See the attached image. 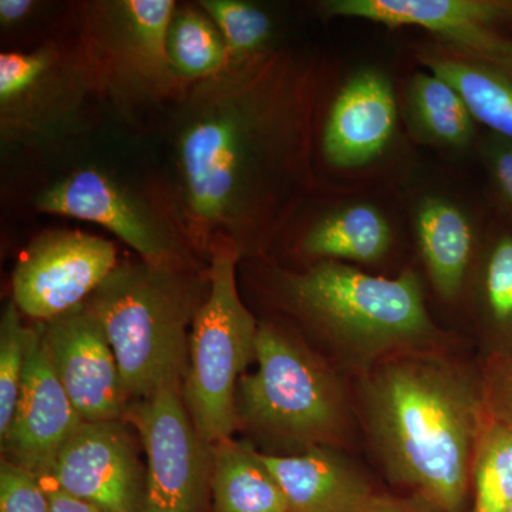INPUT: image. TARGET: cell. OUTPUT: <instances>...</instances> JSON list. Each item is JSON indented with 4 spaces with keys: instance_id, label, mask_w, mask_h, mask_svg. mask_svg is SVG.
<instances>
[{
    "instance_id": "6da1fadb",
    "label": "cell",
    "mask_w": 512,
    "mask_h": 512,
    "mask_svg": "<svg viewBox=\"0 0 512 512\" xmlns=\"http://www.w3.org/2000/svg\"><path fill=\"white\" fill-rule=\"evenodd\" d=\"M316 82L291 53L229 62L177 101L174 154L185 225L210 248L256 251L301 204L312 181Z\"/></svg>"
},
{
    "instance_id": "7a4b0ae2",
    "label": "cell",
    "mask_w": 512,
    "mask_h": 512,
    "mask_svg": "<svg viewBox=\"0 0 512 512\" xmlns=\"http://www.w3.org/2000/svg\"><path fill=\"white\" fill-rule=\"evenodd\" d=\"M356 417L384 477L441 512H470L485 420L483 379L443 349L387 357L357 375Z\"/></svg>"
},
{
    "instance_id": "3957f363",
    "label": "cell",
    "mask_w": 512,
    "mask_h": 512,
    "mask_svg": "<svg viewBox=\"0 0 512 512\" xmlns=\"http://www.w3.org/2000/svg\"><path fill=\"white\" fill-rule=\"evenodd\" d=\"M276 289L282 305L357 375L387 357L441 349L448 339L410 269L386 278L318 261L302 272H281Z\"/></svg>"
},
{
    "instance_id": "277c9868",
    "label": "cell",
    "mask_w": 512,
    "mask_h": 512,
    "mask_svg": "<svg viewBox=\"0 0 512 512\" xmlns=\"http://www.w3.org/2000/svg\"><path fill=\"white\" fill-rule=\"evenodd\" d=\"M210 279L181 264L119 262L89 296L116 355L128 399H146L171 384L183 386L190 366L195 315Z\"/></svg>"
},
{
    "instance_id": "5b68a950",
    "label": "cell",
    "mask_w": 512,
    "mask_h": 512,
    "mask_svg": "<svg viewBox=\"0 0 512 512\" xmlns=\"http://www.w3.org/2000/svg\"><path fill=\"white\" fill-rule=\"evenodd\" d=\"M255 348L256 372L238 383L239 427L292 454L349 446L355 402L336 370L274 323H259Z\"/></svg>"
},
{
    "instance_id": "8992f818",
    "label": "cell",
    "mask_w": 512,
    "mask_h": 512,
    "mask_svg": "<svg viewBox=\"0 0 512 512\" xmlns=\"http://www.w3.org/2000/svg\"><path fill=\"white\" fill-rule=\"evenodd\" d=\"M210 289L191 328L185 407L198 434L215 444L239 429V379L256 355L259 323L239 296V252L227 239L211 242Z\"/></svg>"
},
{
    "instance_id": "52a82bcc",
    "label": "cell",
    "mask_w": 512,
    "mask_h": 512,
    "mask_svg": "<svg viewBox=\"0 0 512 512\" xmlns=\"http://www.w3.org/2000/svg\"><path fill=\"white\" fill-rule=\"evenodd\" d=\"M173 0H116L86 6L84 50L103 87L119 104L180 100L191 84L171 69L167 35Z\"/></svg>"
},
{
    "instance_id": "ba28073f",
    "label": "cell",
    "mask_w": 512,
    "mask_h": 512,
    "mask_svg": "<svg viewBox=\"0 0 512 512\" xmlns=\"http://www.w3.org/2000/svg\"><path fill=\"white\" fill-rule=\"evenodd\" d=\"M86 50L59 46L0 55V131L3 143L36 146L63 136L97 89Z\"/></svg>"
},
{
    "instance_id": "9c48e42d",
    "label": "cell",
    "mask_w": 512,
    "mask_h": 512,
    "mask_svg": "<svg viewBox=\"0 0 512 512\" xmlns=\"http://www.w3.org/2000/svg\"><path fill=\"white\" fill-rule=\"evenodd\" d=\"M123 420L138 431L147 454L141 512H207L214 444L195 429L183 386L171 384L134 400Z\"/></svg>"
},
{
    "instance_id": "30bf717a",
    "label": "cell",
    "mask_w": 512,
    "mask_h": 512,
    "mask_svg": "<svg viewBox=\"0 0 512 512\" xmlns=\"http://www.w3.org/2000/svg\"><path fill=\"white\" fill-rule=\"evenodd\" d=\"M323 18L420 28L434 42L512 77V0H326Z\"/></svg>"
},
{
    "instance_id": "8fae6325",
    "label": "cell",
    "mask_w": 512,
    "mask_h": 512,
    "mask_svg": "<svg viewBox=\"0 0 512 512\" xmlns=\"http://www.w3.org/2000/svg\"><path fill=\"white\" fill-rule=\"evenodd\" d=\"M117 264L107 239L67 229L46 232L18 259L13 302L29 318L49 322L83 305Z\"/></svg>"
},
{
    "instance_id": "7c38bea8",
    "label": "cell",
    "mask_w": 512,
    "mask_h": 512,
    "mask_svg": "<svg viewBox=\"0 0 512 512\" xmlns=\"http://www.w3.org/2000/svg\"><path fill=\"white\" fill-rule=\"evenodd\" d=\"M124 420L83 421L60 448L50 483L103 512H141L147 467Z\"/></svg>"
},
{
    "instance_id": "4fadbf2b",
    "label": "cell",
    "mask_w": 512,
    "mask_h": 512,
    "mask_svg": "<svg viewBox=\"0 0 512 512\" xmlns=\"http://www.w3.org/2000/svg\"><path fill=\"white\" fill-rule=\"evenodd\" d=\"M42 336L50 363L80 417L123 420L131 400L103 326L86 303L42 323Z\"/></svg>"
},
{
    "instance_id": "5bb4252c",
    "label": "cell",
    "mask_w": 512,
    "mask_h": 512,
    "mask_svg": "<svg viewBox=\"0 0 512 512\" xmlns=\"http://www.w3.org/2000/svg\"><path fill=\"white\" fill-rule=\"evenodd\" d=\"M37 208L47 214L76 218L106 229L154 264H181V248L146 202L93 168L76 171L40 192Z\"/></svg>"
},
{
    "instance_id": "9a60e30c",
    "label": "cell",
    "mask_w": 512,
    "mask_h": 512,
    "mask_svg": "<svg viewBox=\"0 0 512 512\" xmlns=\"http://www.w3.org/2000/svg\"><path fill=\"white\" fill-rule=\"evenodd\" d=\"M83 421L50 363L40 323L30 330L19 400L3 450L10 461L46 480L60 448Z\"/></svg>"
},
{
    "instance_id": "2e32d148",
    "label": "cell",
    "mask_w": 512,
    "mask_h": 512,
    "mask_svg": "<svg viewBox=\"0 0 512 512\" xmlns=\"http://www.w3.org/2000/svg\"><path fill=\"white\" fill-rule=\"evenodd\" d=\"M397 97L392 80L377 69L353 74L336 94L322 131L323 156L350 170L382 156L396 133Z\"/></svg>"
},
{
    "instance_id": "e0dca14e",
    "label": "cell",
    "mask_w": 512,
    "mask_h": 512,
    "mask_svg": "<svg viewBox=\"0 0 512 512\" xmlns=\"http://www.w3.org/2000/svg\"><path fill=\"white\" fill-rule=\"evenodd\" d=\"M261 457L284 491L288 512H367L384 493L339 448Z\"/></svg>"
},
{
    "instance_id": "ac0fdd59",
    "label": "cell",
    "mask_w": 512,
    "mask_h": 512,
    "mask_svg": "<svg viewBox=\"0 0 512 512\" xmlns=\"http://www.w3.org/2000/svg\"><path fill=\"white\" fill-rule=\"evenodd\" d=\"M414 232L434 291L443 301H458L467 291L480 251L473 222L454 202L426 197L417 205Z\"/></svg>"
},
{
    "instance_id": "d6986e66",
    "label": "cell",
    "mask_w": 512,
    "mask_h": 512,
    "mask_svg": "<svg viewBox=\"0 0 512 512\" xmlns=\"http://www.w3.org/2000/svg\"><path fill=\"white\" fill-rule=\"evenodd\" d=\"M467 289L485 359L512 355V227L480 245Z\"/></svg>"
},
{
    "instance_id": "ffe728a7",
    "label": "cell",
    "mask_w": 512,
    "mask_h": 512,
    "mask_svg": "<svg viewBox=\"0 0 512 512\" xmlns=\"http://www.w3.org/2000/svg\"><path fill=\"white\" fill-rule=\"evenodd\" d=\"M420 62L450 84L466 103L476 123L512 140V77L468 59L437 42L421 46Z\"/></svg>"
},
{
    "instance_id": "44dd1931",
    "label": "cell",
    "mask_w": 512,
    "mask_h": 512,
    "mask_svg": "<svg viewBox=\"0 0 512 512\" xmlns=\"http://www.w3.org/2000/svg\"><path fill=\"white\" fill-rule=\"evenodd\" d=\"M211 495L214 512H288L284 491L261 453L232 437L214 444Z\"/></svg>"
},
{
    "instance_id": "7402d4cb",
    "label": "cell",
    "mask_w": 512,
    "mask_h": 512,
    "mask_svg": "<svg viewBox=\"0 0 512 512\" xmlns=\"http://www.w3.org/2000/svg\"><path fill=\"white\" fill-rule=\"evenodd\" d=\"M389 221L369 204H352L320 218L302 239V252L318 261L375 264L392 248Z\"/></svg>"
},
{
    "instance_id": "603a6c76",
    "label": "cell",
    "mask_w": 512,
    "mask_h": 512,
    "mask_svg": "<svg viewBox=\"0 0 512 512\" xmlns=\"http://www.w3.org/2000/svg\"><path fill=\"white\" fill-rule=\"evenodd\" d=\"M407 119L420 140L443 148H466L476 137V120L460 94L431 72L414 74L407 86Z\"/></svg>"
},
{
    "instance_id": "cb8c5ba5",
    "label": "cell",
    "mask_w": 512,
    "mask_h": 512,
    "mask_svg": "<svg viewBox=\"0 0 512 512\" xmlns=\"http://www.w3.org/2000/svg\"><path fill=\"white\" fill-rule=\"evenodd\" d=\"M171 69L192 84L212 76L229 63V53L220 29L201 8L175 10L167 35Z\"/></svg>"
},
{
    "instance_id": "d4e9b609",
    "label": "cell",
    "mask_w": 512,
    "mask_h": 512,
    "mask_svg": "<svg viewBox=\"0 0 512 512\" xmlns=\"http://www.w3.org/2000/svg\"><path fill=\"white\" fill-rule=\"evenodd\" d=\"M512 508V427L487 414L471 468L470 512Z\"/></svg>"
},
{
    "instance_id": "484cf974",
    "label": "cell",
    "mask_w": 512,
    "mask_h": 512,
    "mask_svg": "<svg viewBox=\"0 0 512 512\" xmlns=\"http://www.w3.org/2000/svg\"><path fill=\"white\" fill-rule=\"evenodd\" d=\"M200 8L214 20L227 45L229 62L268 52L272 20L268 13L242 0H201Z\"/></svg>"
},
{
    "instance_id": "4316f807",
    "label": "cell",
    "mask_w": 512,
    "mask_h": 512,
    "mask_svg": "<svg viewBox=\"0 0 512 512\" xmlns=\"http://www.w3.org/2000/svg\"><path fill=\"white\" fill-rule=\"evenodd\" d=\"M30 330L20 319L15 302L8 303L0 319V439L8 436L18 404Z\"/></svg>"
},
{
    "instance_id": "83f0119b",
    "label": "cell",
    "mask_w": 512,
    "mask_h": 512,
    "mask_svg": "<svg viewBox=\"0 0 512 512\" xmlns=\"http://www.w3.org/2000/svg\"><path fill=\"white\" fill-rule=\"evenodd\" d=\"M0 512H50L49 495L42 478L13 461L2 460Z\"/></svg>"
},
{
    "instance_id": "f1b7e54d",
    "label": "cell",
    "mask_w": 512,
    "mask_h": 512,
    "mask_svg": "<svg viewBox=\"0 0 512 512\" xmlns=\"http://www.w3.org/2000/svg\"><path fill=\"white\" fill-rule=\"evenodd\" d=\"M481 379L488 417L512 427V355L487 357Z\"/></svg>"
},
{
    "instance_id": "f546056e",
    "label": "cell",
    "mask_w": 512,
    "mask_h": 512,
    "mask_svg": "<svg viewBox=\"0 0 512 512\" xmlns=\"http://www.w3.org/2000/svg\"><path fill=\"white\" fill-rule=\"evenodd\" d=\"M481 154L498 198L512 217V140L488 133Z\"/></svg>"
},
{
    "instance_id": "4dcf8cb0",
    "label": "cell",
    "mask_w": 512,
    "mask_h": 512,
    "mask_svg": "<svg viewBox=\"0 0 512 512\" xmlns=\"http://www.w3.org/2000/svg\"><path fill=\"white\" fill-rule=\"evenodd\" d=\"M367 512H441L420 495L384 491Z\"/></svg>"
},
{
    "instance_id": "1f68e13d",
    "label": "cell",
    "mask_w": 512,
    "mask_h": 512,
    "mask_svg": "<svg viewBox=\"0 0 512 512\" xmlns=\"http://www.w3.org/2000/svg\"><path fill=\"white\" fill-rule=\"evenodd\" d=\"M43 483H45L47 495H49L50 512H103L92 504L84 503L79 498L64 493L49 480H43Z\"/></svg>"
},
{
    "instance_id": "d6a6232c",
    "label": "cell",
    "mask_w": 512,
    "mask_h": 512,
    "mask_svg": "<svg viewBox=\"0 0 512 512\" xmlns=\"http://www.w3.org/2000/svg\"><path fill=\"white\" fill-rule=\"evenodd\" d=\"M35 8L33 0H0V22L3 26L18 25L28 19Z\"/></svg>"
},
{
    "instance_id": "836d02e7",
    "label": "cell",
    "mask_w": 512,
    "mask_h": 512,
    "mask_svg": "<svg viewBox=\"0 0 512 512\" xmlns=\"http://www.w3.org/2000/svg\"><path fill=\"white\" fill-rule=\"evenodd\" d=\"M510 512H512V508H511Z\"/></svg>"
}]
</instances>
